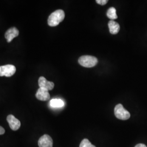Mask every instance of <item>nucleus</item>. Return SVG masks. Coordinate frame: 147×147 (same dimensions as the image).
<instances>
[{"label":"nucleus","instance_id":"nucleus-8","mask_svg":"<svg viewBox=\"0 0 147 147\" xmlns=\"http://www.w3.org/2000/svg\"><path fill=\"white\" fill-rule=\"evenodd\" d=\"M19 34V30L16 27H11L5 32V37L8 42H10L16 37H18Z\"/></svg>","mask_w":147,"mask_h":147},{"label":"nucleus","instance_id":"nucleus-1","mask_svg":"<svg viewBox=\"0 0 147 147\" xmlns=\"http://www.w3.org/2000/svg\"><path fill=\"white\" fill-rule=\"evenodd\" d=\"M65 18V13L63 10L59 9L55 11L48 18V25L50 26H56L63 21Z\"/></svg>","mask_w":147,"mask_h":147},{"label":"nucleus","instance_id":"nucleus-6","mask_svg":"<svg viewBox=\"0 0 147 147\" xmlns=\"http://www.w3.org/2000/svg\"><path fill=\"white\" fill-rule=\"evenodd\" d=\"M38 146L39 147H53L52 138L48 135H43L38 141Z\"/></svg>","mask_w":147,"mask_h":147},{"label":"nucleus","instance_id":"nucleus-16","mask_svg":"<svg viewBox=\"0 0 147 147\" xmlns=\"http://www.w3.org/2000/svg\"><path fill=\"white\" fill-rule=\"evenodd\" d=\"M135 147H147V146H146L144 144H143V143H140V144H137L136 146Z\"/></svg>","mask_w":147,"mask_h":147},{"label":"nucleus","instance_id":"nucleus-14","mask_svg":"<svg viewBox=\"0 0 147 147\" xmlns=\"http://www.w3.org/2000/svg\"><path fill=\"white\" fill-rule=\"evenodd\" d=\"M109 2L108 0H96V2L101 5H105Z\"/></svg>","mask_w":147,"mask_h":147},{"label":"nucleus","instance_id":"nucleus-4","mask_svg":"<svg viewBox=\"0 0 147 147\" xmlns=\"http://www.w3.org/2000/svg\"><path fill=\"white\" fill-rule=\"evenodd\" d=\"M16 72V67L11 64L0 66V76L11 77Z\"/></svg>","mask_w":147,"mask_h":147},{"label":"nucleus","instance_id":"nucleus-7","mask_svg":"<svg viewBox=\"0 0 147 147\" xmlns=\"http://www.w3.org/2000/svg\"><path fill=\"white\" fill-rule=\"evenodd\" d=\"M7 121H8L9 126L12 130H18L21 126V123L18 119L13 115H10L8 116L7 118Z\"/></svg>","mask_w":147,"mask_h":147},{"label":"nucleus","instance_id":"nucleus-3","mask_svg":"<svg viewBox=\"0 0 147 147\" xmlns=\"http://www.w3.org/2000/svg\"><path fill=\"white\" fill-rule=\"evenodd\" d=\"M115 115L118 119L123 121L127 120L130 117V113L121 104L116 105L115 108Z\"/></svg>","mask_w":147,"mask_h":147},{"label":"nucleus","instance_id":"nucleus-5","mask_svg":"<svg viewBox=\"0 0 147 147\" xmlns=\"http://www.w3.org/2000/svg\"><path fill=\"white\" fill-rule=\"evenodd\" d=\"M38 84L39 88L47 90L48 91L53 89L55 86L53 82L47 81V80L43 76H41L39 78Z\"/></svg>","mask_w":147,"mask_h":147},{"label":"nucleus","instance_id":"nucleus-15","mask_svg":"<svg viewBox=\"0 0 147 147\" xmlns=\"http://www.w3.org/2000/svg\"><path fill=\"white\" fill-rule=\"evenodd\" d=\"M5 132V129L2 126H0V135L4 134Z\"/></svg>","mask_w":147,"mask_h":147},{"label":"nucleus","instance_id":"nucleus-12","mask_svg":"<svg viewBox=\"0 0 147 147\" xmlns=\"http://www.w3.org/2000/svg\"><path fill=\"white\" fill-rule=\"evenodd\" d=\"M107 16L111 20H115L118 18L116 14V9L114 7H111L107 11Z\"/></svg>","mask_w":147,"mask_h":147},{"label":"nucleus","instance_id":"nucleus-9","mask_svg":"<svg viewBox=\"0 0 147 147\" xmlns=\"http://www.w3.org/2000/svg\"><path fill=\"white\" fill-rule=\"evenodd\" d=\"M36 96L38 100L41 101H47L50 98L49 91L40 88L38 89L36 94Z\"/></svg>","mask_w":147,"mask_h":147},{"label":"nucleus","instance_id":"nucleus-13","mask_svg":"<svg viewBox=\"0 0 147 147\" xmlns=\"http://www.w3.org/2000/svg\"><path fill=\"white\" fill-rule=\"evenodd\" d=\"M80 147H96L93 145L88 139H84L80 143Z\"/></svg>","mask_w":147,"mask_h":147},{"label":"nucleus","instance_id":"nucleus-2","mask_svg":"<svg viewBox=\"0 0 147 147\" xmlns=\"http://www.w3.org/2000/svg\"><path fill=\"white\" fill-rule=\"evenodd\" d=\"M98 62V61L97 58L89 55L82 56L79 59V64L86 68H92L95 67Z\"/></svg>","mask_w":147,"mask_h":147},{"label":"nucleus","instance_id":"nucleus-10","mask_svg":"<svg viewBox=\"0 0 147 147\" xmlns=\"http://www.w3.org/2000/svg\"><path fill=\"white\" fill-rule=\"evenodd\" d=\"M109 27L111 33L112 34H117L120 30L119 25L114 20H110L109 22Z\"/></svg>","mask_w":147,"mask_h":147},{"label":"nucleus","instance_id":"nucleus-11","mask_svg":"<svg viewBox=\"0 0 147 147\" xmlns=\"http://www.w3.org/2000/svg\"><path fill=\"white\" fill-rule=\"evenodd\" d=\"M50 105L53 108H61L64 106V104L63 100L59 99H54L50 101Z\"/></svg>","mask_w":147,"mask_h":147}]
</instances>
